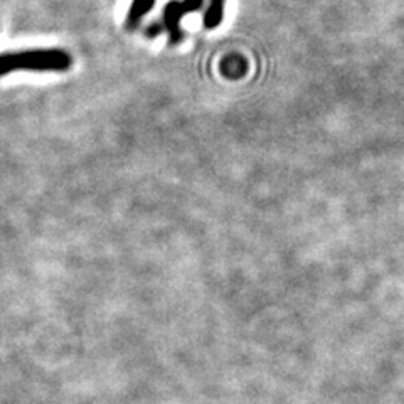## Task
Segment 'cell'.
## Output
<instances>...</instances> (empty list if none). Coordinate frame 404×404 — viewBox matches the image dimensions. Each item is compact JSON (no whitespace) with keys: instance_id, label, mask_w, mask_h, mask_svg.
<instances>
[{"instance_id":"cell-1","label":"cell","mask_w":404,"mask_h":404,"mask_svg":"<svg viewBox=\"0 0 404 404\" xmlns=\"http://www.w3.org/2000/svg\"><path fill=\"white\" fill-rule=\"evenodd\" d=\"M73 59L63 49H31L0 54V76L15 71H68Z\"/></svg>"},{"instance_id":"cell-2","label":"cell","mask_w":404,"mask_h":404,"mask_svg":"<svg viewBox=\"0 0 404 404\" xmlns=\"http://www.w3.org/2000/svg\"><path fill=\"white\" fill-rule=\"evenodd\" d=\"M186 15V10H184L181 0H170V2L165 3L164 7V15H162V26L164 29L169 31L170 36V43L175 44L179 43L182 38L181 32V19Z\"/></svg>"},{"instance_id":"cell-3","label":"cell","mask_w":404,"mask_h":404,"mask_svg":"<svg viewBox=\"0 0 404 404\" xmlns=\"http://www.w3.org/2000/svg\"><path fill=\"white\" fill-rule=\"evenodd\" d=\"M155 0H133L128 10V17H126V27H128V29L137 27L147 12L152 9Z\"/></svg>"},{"instance_id":"cell-4","label":"cell","mask_w":404,"mask_h":404,"mask_svg":"<svg viewBox=\"0 0 404 404\" xmlns=\"http://www.w3.org/2000/svg\"><path fill=\"white\" fill-rule=\"evenodd\" d=\"M224 12V0H211V6L207 9L206 15H204V26L207 29H214L221 24Z\"/></svg>"},{"instance_id":"cell-5","label":"cell","mask_w":404,"mask_h":404,"mask_svg":"<svg viewBox=\"0 0 404 404\" xmlns=\"http://www.w3.org/2000/svg\"><path fill=\"white\" fill-rule=\"evenodd\" d=\"M181 2H182L184 10H186V14H189V12L201 9L204 0H181Z\"/></svg>"}]
</instances>
